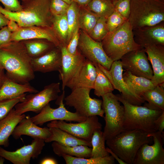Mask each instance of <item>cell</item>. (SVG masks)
<instances>
[{
    "label": "cell",
    "mask_w": 164,
    "mask_h": 164,
    "mask_svg": "<svg viewBox=\"0 0 164 164\" xmlns=\"http://www.w3.org/2000/svg\"><path fill=\"white\" fill-rule=\"evenodd\" d=\"M0 68L13 81L24 84L35 77L32 58L22 42L12 41L0 49Z\"/></svg>",
    "instance_id": "6da1fadb"
},
{
    "label": "cell",
    "mask_w": 164,
    "mask_h": 164,
    "mask_svg": "<svg viewBox=\"0 0 164 164\" xmlns=\"http://www.w3.org/2000/svg\"><path fill=\"white\" fill-rule=\"evenodd\" d=\"M50 0H25L22 11L11 12L0 5V12L20 27L40 26L52 27L53 15L50 9Z\"/></svg>",
    "instance_id": "7a4b0ae2"
},
{
    "label": "cell",
    "mask_w": 164,
    "mask_h": 164,
    "mask_svg": "<svg viewBox=\"0 0 164 164\" xmlns=\"http://www.w3.org/2000/svg\"><path fill=\"white\" fill-rule=\"evenodd\" d=\"M108 147L127 164H133L136 155L145 144L151 143L152 137L138 129L124 130L112 139L106 140Z\"/></svg>",
    "instance_id": "3957f363"
},
{
    "label": "cell",
    "mask_w": 164,
    "mask_h": 164,
    "mask_svg": "<svg viewBox=\"0 0 164 164\" xmlns=\"http://www.w3.org/2000/svg\"><path fill=\"white\" fill-rule=\"evenodd\" d=\"M101 42L106 54L113 61L120 60L130 52L142 48L134 40L133 29L128 20L109 32Z\"/></svg>",
    "instance_id": "277c9868"
},
{
    "label": "cell",
    "mask_w": 164,
    "mask_h": 164,
    "mask_svg": "<svg viewBox=\"0 0 164 164\" xmlns=\"http://www.w3.org/2000/svg\"><path fill=\"white\" fill-rule=\"evenodd\" d=\"M128 21L135 30L155 26L164 20V2L160 0H131Z\"/></svg>",
    "instance_id": "5b68a950"
},
{
    "label": "cell",
    "mask_w": 164,
    "mask_h": 164,
    "mask_svg": "<svg viewBox=\"0 0 164 164\" xmlns=\"http://www.w3.org/2000/svg\"><path fill=\"white\" fill-rule=\"evenodd\" d=\"M116 95L125 109L124 130L138 129L148 134L156 132L154 121L163 111L133 105L125 100L121 95Z\"/></svg>",
    "instance_id": "8992f818"
},
{
    "label": "cell",
    "mask_w": 164,
    "mask_h": 164,
    "mask_svg": "<svg viewBox=\"0 0 164 164\" xmlns=\"http://www.w3.org/2000/svg\"><path fill=\"white\" fill-rule=\"evenodd\" d=\"M105 125L103 133L106 140L112 139L124 130L125 109L112 92L101 97Z\"/></svg>",
    "instance_id": "52a82bcc"
},
{
    "label": "cell",
    "mask_w": 164,
    "mask_h": 164,
    "mask_svg": "<svg viewBox=\"0 0 164 164\" xmlns=\"http://www.w3.org/2000/svg\"><path fill=\"white\" fill-rule=\"evenodd\" d=\"M91 90L85 87L72 89L70 94L64 98L65 104L73 107L76 112L84 116L88 117L98 116L104 118L102 100L91 97L90 92Z\"/></svg>",
    "instance_id": "ba28073f"
},
{
    "label": "cell",
    "mask_w": 164,
    "mask_h": 164,
    "mask_svg": "<svg viewBox=\"0 0 164 164\" xmlns=\"http://www.w3.org/2000/svg\"><path fill=\"white\" fill-rule=\"evenodd\" d=\"M60 85L59 82L53 83L40 91L27 94L23 100L15 106V113L18 115L29 111L39 113L50 102L58 98L61 92Z\"/></svg>",
    "instance_id": "9c48e42d"
},
{
    "label": "cell",
    "mask_w": 164,
    "mask_h": 164,
    "mask_svg": "<svg viewBox=\"0 0 164 164\" xmlns=\"http://www.w3.org/2000/svg\"><path fill=\"white\" fill-rule=\"evenodd\" d=\"M65 92L57 99L59 107L56 108H52L50 103L47 104L38 114L30 117L32 122L37 125H42L45 123L54 120H63L78 122L85 121L87 117L82 116L76 112H72L67 110L64 106L63 100Z\"/></svg>",
    "instance_id": "30bf717a"
},
{
    "label": "cell",
    "mask_w": 164,
    "mask_h": 164,
    "mask_svg": "<svg viewBox=\"0 0 164 164\" xmlns=\"http://www.w3.org/2000/svg\"><path fill=\"white\" fill-rule=\"evenodd\" d=\"M78 49L86 59L110 70L113 61L106 54L101 42L94 40L80 29Z\"/></svg>",
    "instance_id": "8fae6325"
},
{
    "label": "cell",
    "mask_w": 164,
    "mask_h": 164,
    "mask_svg": "<svg viewBox=\"0 0 164 164\" xmlns=\"http://www.w3.org/2000/svg\"><path fill=\"white\" fill-rule=\"evenodd\" d=\"M48 127L59 128L74 136L91 142L94 132L101 130L102 125L97 116L87 117L84 121L78 123H68L63 120H54L47 125Z\"/></svg>",
    "instance_id": "7c38bea8"
},
{
    "label": "cell",
    "mask_w": 164,
    "mask_h": 164,
    "mask_svg": "<svg viewBox=\"0 0 164 164\" xmlns=\"http://www.w3.org/2000/svg\"><path fill=\"white\" fill-rule=\"evenodd\" d=\"M101 69L108 79L114 89L121 93V95L125 100L132 104L138 106H141L145 102L143 98L132 92L123 80V69L120 60L113 61L109 70L103 67Z\"/></svg>",
    "instance_id": "4fadbf2b"
},
{
    "label": "cell",
    "mask_w": 164,
    "mask_h": 164,
    "mask_svg": "<svg viewBox=\"0 0 164 164\" xmlns=\"http://www.w3.org/2000/svg\"><path fill=\"white\" fill-rule=\"evenodd\" d=\"M159 131L149 134L152 137L153 144L143 145L138 150L133 164H164V149L163 135Z\"/></svg>",
    "instance_id": "5bb4252c"
},
{
    "label": "cell",
    "mask_w": 164,
    "mask_h": 164,
    "mask_svg": "<svg viewBox=\"0 0 164 164\" xmlns=\"http://www.w3.org/2000/svg\"><path fill=\"white\" fill-rule=\"evenodd\" d=\"M31 144L14 151L6 150L0 146V156L14 164H29L31 159H37L45 145L44 139L33 138Z\"/></svg>",
    "instance_id": "9a60e30c"
},
{
    "label": "cell",
    "mask_w": 164,
    "mask_h": 164,
    "mask_svg": "<svg viewBox=\"0 0 164 164\" xmlns=\"http://www.w3.org/2000/svg\"><path fill=\"white\" fill-rule=\"evenodd\" d=\"M143 48L130 52L121 59L122 67L132 74L151 80L153 71Z\"/></svg>",
    "instance_id": "2e32d148"
},
{
    "label": "cell",
    "mask_w": 164,
    "mask_h": 164,
    "mask_svg": "<svg viewBox=\"0 0 164 164\" xmlns=\"http://www.w3.org/2000/svg\"><path fill=\"white\" fill-rule=\"evenodd\" d=\"M60 47L62 53V64L59 71V78L62 81V90L64 91L67 83L77 73L86 58L78 49L75 55H72L68 52L66 46Z\"/></svg>",
    "instance_id": "e0dca14e"
},
{
    "label": "cell",
    "mask_w": 164,
    "mask_h": 164,
    "mask_svg": "<svg viewBox=\"0 0 164 164\" xmlns=\"http://www.w3.org/2000/svg\"><path fill=\"white\" fill-rule=\"evenodd\" d=\"M44 39L53 43L56 46L60 44L52 27L40 26L20 27L17 31L12 32V41H20L32 39Z\"/></svg>",
    "instance_id": "ac0fdd59"
},
{
    "label": "cell",
    "mask_w": 164,
    "mask_h": 164,
    "mask_svg": "<svg viewBox=\"0 0 164 164\" xmlns=\"http://www.w3.org/2000/svg\"><path fill=\"white\" fill-rule=\"evenodd\" d=\"M62 64L60 48L55 46L43 55L32 58V64L34 72L46 73L59 71Z\"/></svg>",
    "instance_id": "d6986e66"
},
{
    "label": "cell",
    "mask_w": 164,
    "mask_h": 164,
    "mask_svg": "<svg viewBox=\"0 0 164 164\" xmlns=\"http://www.w3.org/2000/svg\"><path fill=\"white\" fill-rule=\"evenodd\" d=\"M148 59L153 68V76L151 80L156 86L164 83V48L163 45H152L145 47Z\"/></svg>",
    "instance_id": "ffe728a7"
},
{
    "label": "cell",
    "mask_w": 164,
    "mask_h": 164,
    "mask_svg": "<svg viewBox=\"0 0 164 164\" xmlns=\"http://www.w3.org/2000/svg\"><path fill=\"white\" fill-rule=\"evenodd\" d=\"M96 76L95 66L92 62L86 59L66 87L71 90L77 87H85L93 89Z\"/></svg>",
    "instance_id": "44dd1931"
},
{
    "label": "cell",
    "mask_w": 164,
    "mask_h": 164,
    "mask_svg": "<svg viewBox=\"0 0 164 164\" xmlns=\"http://www.w3.org/2000/svg\"><path fill=\"white\" fill-rule=\"evenodd\" d=\"M50 134L48 127L38 126L28 115L22 119L15 127L12 135L15 139H19L22 135H26L33 138H38L45 140L50 137Z\"/></svg>",
    "instance_id": "7402d4cb"
},
{
    "label": "cell",
    "mask_w": 164,
    "mask_h": 164,
    "mask_svg": "<svg viewBox=\"0 0 164 164\" xmlns=\"http://www.w3.org/2000/svg\"><path fill=\"white\" fill-rule=\"evenodd\" d=\"M136 42L142 48L152 45L164 44V27L154 26L135 29Z\"/></svg>",
    "instance_id": "603a6c76"
},
{
    "label": "cell",
    "mask_w": 164,
    "mask_h": 164,
    "mask_svg": "<svg viewBox=\"0 0 164 164\" xmlns=\"http://www.w3.org/2000/svg\"><path fill=\"white\" fill-rule=\"evenodd\" d=\"M38 92L29 83L24 84H19L6 75L0 88V101L15 98L27 92L35 93Z\"/></svg>",
    "instance_id": "cb8c5ba5"
},
{
    "label": "cell",
    "mask_w": 164,
    "mask_h": 164,
    "mask_svg": "<svg viewBox=\"0 0 164 164\" xmlns=\"http://www.w3.org/2000/svg\"><path fill=\"white\" fill-rule=\"evenodd\" d=\"M26 116L24 114H17L13 108L6 117L0 121V146L7 147L9 146V136L15 127Z\"/></svg>",
    "instance_id": "d4e9b609"
},
{
    "label": "cell",
    "mask_w": 164,
    "mask_h": 164,
    "mask_svg": "<svg viewBox=\"0 0 164 164\" xmlns=\"http://www.w3.org/2000/svg\"><path fill=\"white\" fill-rule=\"evenodd\" d=\"M50 135L45 140V142L55 141L61 145L69 146L85 145L91 147V143L76 137L68 132L59 128L49 127Z\"/></svg>",
    "instance_id": "484cf974"
},
{
    "label": "cell",
    "mask_w": 164,
    "mask_h": 164,
    "mask_svg": "<svg viewBox=\"0 0 164 164\" xmlns=\"http://www.w3.org/2000/svg\"><path fill=\"white\" fill-rule=\"evenodd\" d=\"M122 78L130 89L140 97L145 91L155 87L151 80L135 76L128 71L122 74Z\"/></svg>",
    "instance_id": "4316f807"
},
{
    "label": "cell",
    "mask_w": 164,
    "mask_h": 164,
    "mask_svg": "<svg viewBox=\"0 0 164 164\" xmlns=\"http://www.w3.org/2000/svg\"><path fill=\"white\" fill-rule=\"evenodd\" d=\"M141 97L148 102L144 106L154 110L164 111V84L157 85L154 89L145 91Z\"/></svg>",
    "instance_id": "83f0119b"
},
{
    "label": "cell",
    "mask_w": 164,
    "mask_h": 164,
    "mask_svg": "<svg viewBox=\"0 0 164 164\" xmlns=\"http://www.w3.org/2000/svg\"><path fill=\"white\" fill-rule=\"evenodd\" d=\"M21 41L32 58L40 57L56 46L53 43L44 39H32Z\"/></svg>",
    "instance_id": "f1b7e54d"
},
{
    "label": "cell",
    "mask_w": 164,
    "mask_h": 164,
    "mask_svg": "<svg viewBox=\"0 0 164 164\" xmlns=\"http://www.w3.org/2000/svg\"><path fill=\"white\" fill-rule=\"evenodd\" d=\"M51 146L54 153L60 157H61L63 154H65L79 158H89L91 157L92 148L87 145L66 146L54 141Z\"/></svg>",
    "instance_id": "f546056e"
},
{
    "label": "cell",
    "mask_w": 164,
    "mask_h": 164,
    "mask_svg": "<svg viewBox=\"0 0 164 164\" xmlns=\"http://www.w3.org/2000/svg\"><path fill=\"white\" fill-rule=\"evenodd\" d=\"M52 27L60 42V46H66L68 44L69 32L66 14L63 15H53Z\"/></svg>",
    "instance_id": "4dcf8cb0"
},
{
    "label": "cell",
    "mask_w": 164,
    "mask_h": 164,
    "mask_svg": "<svg viewBox=\"0 0 164 164\" xmlns=\"http://www.w3.org/2000/svg\"><path fill=\"white\" fill-rule=\"evenodd\" d=\"M100 17L86 7H80L78 18V27L89 35Z\"/></svg>",
    "instance_id": "1f68e13d"
},
{
    "label": "cell",
    "mask_w": 164,
    "mask_h": 164,
    "mask_svg": "<svg viewBox=\"0 0 164 164\" xmlns=\"http://www.w3.org/2000/svg\"><path fill=\"white\" fill-rule=\"evenodd\" d=\"M93 63L96 70V76L93 89L94 90V94L100 97L108 93L112 92L114 89L111 82L100 69L97 63Z\"/></svg>",
    "instance_id": "d6a6232c"
},
{
    "label": "cell",
    "mask_w": 164,
    "mask_h": 164,
    "mask_svg": "<svg viewBox=\"0 0 164 164\" xmlns=\"http://www.w3.org/2000/svg\"><path fill=\"white\" fill-rule=\"evenodd\" d=\"M106 141L103 132L101 130H97L94 132L91 141L92 150L91 157H103L110 155L105 147Z\"/></svg>",
    "instance_id": "836d02e7"
},
{
    "label": "cell",
    "mask_w": 164,
    "mask_h": 164,
    "mask_svg": "<svg viewBox=\"0 0 164 164\" xmlns=\"http://www.w3.org/2000/svg\"><path fill=\"white\" fill-rule=\"evenodd\" d=\"M86 7L99 16L106 18L114 11L112 0H91Z\"/></svg>",
    "instance_id": "e575fe53"
},
{
    "label": "cell",
    "mask_w": 164,
    "mask_h": 164,
    "mask_svg": "<svg viewBox=\"0 0 164 164\" xmlns=\"http://www.w3.org/2000/svg\"><path fill=\"white\" fill-rule=\"evenodd\" d=\"M67 164H113L115 159L111 155L103 157L79 158L63 154L61 156Z\"/></svg>",
    "instance_id": "d590c367"
},
{
    "label": "cell",
    "mask_w": 164,
    "mask_h": 164,
    "mask_svg": "<svg viewBox=\"0 0 164 164\" xmlns=\"http://www.w3.org/2000/svg\"><path fill=\"white\" fill-rule=\"evenodd\" d=\"M79 9L80 6L73 2L70 5L66 13L69 27L68 44L75 30L78 27V18Z\"/></svg>",
    "instance_id": "8d00e7d4"
},
{
    "label": "cell",
    "mask_w": 164,
    "mask_h": 164,
    "mask_svg": "<svg viewBox=\"0 0 164 164\" xmlns=\"http://www.w3.org/2000/svg\"><path fill=\"white\" fill-rule=\"evenodd\" d=\"M106 22L107 18L100 17L88 35L94 40L101 42L109 32Z\"/></svg>",
    "instance_id": "74e56055"
},
{
    "label": "cell",
    "mask_w": 164,
    "mask_h": 164,
    "mask_svg": "<svg viewBox=\"0 0 164 164\" xmlns=\"http://www.w3.org/2000/svg\"><path fill=\"white\" fill-rule=\"evenodd\" d=\"M27 94L15 98L0 101V121L8 115L17 104L23 100Z\"/></svg>",
    "instance_id": "f35d334b"
},
{
    "label": "cell",
    "mask_w": 164,
    "mask_h": 164,
    "mask_svg": "<svg viewBox=\"0 0 164 164\" xmlns=\"http://www.w3.org/2000/svg\"><path fill=\"white\" fill-rule=\"evenodd\" d=\"M127 20L118 12L114 11L107 18V25L109 32L116 29Z\"/></svg>",
    "instance_id": "ab89813d"
},
{
    "label": "cell",
    "mask_w": 164,
    "mask_h": 164,
    "mask_svg": "<svg viewBox=\"0 0 164 164\" xmlns=\"http://www.w3.org/2000/svg\"><path fill=\"white\" fill-rule=\"evenodd\" d=\"M70 5L62 0H50V11L53 15L66 14Z\"/></svg>",
    "instance_id": "60d3db41"
},
{
    "label": "cell",
    "mask_w": 164,
    "mask_h": 164,
    "mask_svg": "<svg viewBox=\"0 0 164 164\" xmlns=\"http://www.w3.org/2000/svg\"><path fill=\"white\" fill-rule=\"evenodd\" d=\"M131 0H118L113 2L114 11L127 20L130 12Z\"/></svg>",
    "instance_id": "b9f144b4"
},
{
    "label": "cell",
    "mask_w": 164,
    "mask_h": 164,
    "mask_svg": "<svg viewBox=\"0 0 164 164\" xmlns=\"http://www.w3.org/2000/svg\"><path fill=\"white\" fill-rule=\"evenodd\" d=\"M79 28L75 30L73 36L66 46L68 52L72 55H75L78 50V45L79 37Z\"/></svg>",
    "instance_id": "7bdbcfd3"
},
{
    "label": "cell",
    "mask_w": 164,
    "mask_h": 164,
    "mask_svg": "<svg viewBox=\"0 0 164 164\" xmlns=\"http://www.w3.org/2000/svg\"><path fill=\"white\" fill-rule=\"evenodd\" d=\"M20 0L22 2L25 0ZM0 2L4 5V8L8 11L18 12L22 10V6L19 0H0Z\"/></svg>",
    "instance_id": "ee69618b"
},
{
    "label": "cell",
    "mask_w": 164,
    "mask_h": 164,
    "mask_svg": "<svg viewBox=\"0 0 164 164\" xmlns=\"http://www.w3.org/2000/svg\"><path fill=\"white\" fill-rule=\"evenodd\" d=\"M12 33L7 26L0 29V49L12 42Z\"/></svg>",
    "instance_id": "f6af8a7d"
},
{
    "label": "cell",
    "mask_w": 164,
    "mask_h": 164,
    "mask_svg": "<svg viewBox=\"0 0 164 164\" xmlns=\"http://www.w3.org/2000/svg\"><path fill=\"white\" fill-rule=\"evenodd\" d=\"M154 125L156 131L162 133L164 128V111L154 121Z\"/></svg>",
    "instance_id": "bcb514c9"
},
{
    "label": "cell",
    "mask_w": 164,
    "mask_h": 164,
    "mask_svg": "<svg viewBox=\"0 0 164 164\" xmlns=\"http://www.w3.org/2000/svg\"><path fill=\"white\" fill-rule=\"evenodd\" d=\"M7 26L9 31L11 32L17 31L20 28L15 21L12 20H9Z\"/></svg>",
    "instance_id": "7dc6e473"
},
{
    "label": "cell",
    "mask_w": 164,
    "mask_h": 164,
    "mask_svg": "<svg viewBox=\"0 0 164 164\" xmlns=\"http://www.w3.org/2000/svg\"><path fill=\"white\" fill-rule=\"evenodd\" d=\"M9 20L0 12V29L7 26Z\"/></svg>",
    "instance_id": "c3c4849f"
},
{
    "label": "cell",
    "mask_w": 164,
    "mask_h": 164,
    "mask_svg": "<svg viewBox=\"0 0 164 164\" xmlns=\"http://www.w3.org/2000/svg\"><path fill=\"white\" fill-rule=\"evenodd\" d=\"M106 149L108 152L113 157L116 159L118 162L120 164H127L126 163L121 160L117 155L112 151L110 149L107 147Z\"/></svg>",
    "instance_id": "681fc988"
},
{
    "label": "cell",
    "mask_w": 164,
    "mask_h": 164,
    "mask_svg": "<svg viewBox=\"0 0 164 164\" xmlns=\"http://www.w3.org/2000/svg\"><path fill=\"white\" fill-rule=\"evenodd\" d=\"M39 163L40 164H56L58 163L54 159L47 158L42 160Z\"/></svg>",
    "instance_id": "f907efd6"
},
{
    "label": "cell",
    "mask_w": 164,
    "mask_h": 164,
    "mask_svg": "<svg viewBox=\"0 0 164 164\" xmlns=\"http://www.w3.org/2000/svg\"><path fill=\"white\" fill-rule=\"evenodd\" d=\"M91 0H73L80 7H86Z\"/></svg>",
    "instance_id": "816d5d0a"
},
{
    "label": "cell",
    "mask_w": 164,
    "mask_h": 164,
    "mask_svg": "<svg viewBox=\"0 0 164 164\" xmlns=\"http://www.w3.org/2000/svg\"><path fill=\"white\" fill-rule=\"evenodd\" d=\"M5 70L0 68V88L2 85L6 76Z\"/></svg>",
    "instance_id": "f5cc1de1"
},
{
    "label": "cell",
    "mask_w": 164,
    "mask_h": 164,
    "mask_svg": "<svg viewBox=\"0 0 164 164\" xmlns=\"http://www.w3.org/2000/svg\"><path fill=\"white\" fill-rule=\"evenodd\" d=\"M67 4L70 5L73 2V0H62Z\"/></svg>",
    "instance_id": "db71d44e"
},
{
    "label": "cell",
    "mask_w": 164,
    "mask_h": 164,
    "mask_svg": "<svg viewBox=\"0 0 164 164\" xmlns=\"http://www.w3.org/2000/svg\"><path fill=\"white\" fill-rule=\"evenodd\" d=\"M113 1V2H115V1H116L117 0H112Z\"/></svg>",
    "instance_id": "11a10c76"
},
{
    "label": "cell",
    "mask_w": 164,
    "mask_h": 164,
    "mask_svg": "<svg viewBox=\"0 0 164 164\" xmlns=\"http://www.w3.org/2000/svg\"><path fill=\"white\" fill-rule=\"evenodd\" d=\"M160 0L163 1V2H164V0Z\"/></svg>",
    "instance_id": "9f6ffc18"
}]
</instances>
